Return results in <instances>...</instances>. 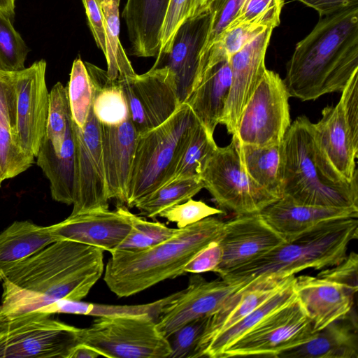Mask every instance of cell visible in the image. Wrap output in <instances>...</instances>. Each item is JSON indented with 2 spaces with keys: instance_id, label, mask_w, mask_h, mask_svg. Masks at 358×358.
<instances>
[{
  "instance_id": "24",
  "label": "cell",
  "mask_w": 358,
  "mask_h": 358,
  "mask_svg": "<svg viewBox=\"0 0 358 358\" xmlns=\"http://www.w3.org/2000/svg\"><path fill=\"white\" fill-rule=\"evenodd\" d=\"M259 215L272 229L289 241L323 221L358 217V210L300 204L282 196L264 208Z\"/></svg>"
},
{
  "instance_id": "45",
  "label": "cell",
  "mask_w": 358,
  "mask_h": 358,
  "mask_svg": "<svg viewBox=\"0 0 358 358\" xmlns=\"http://www.w3.org/2000/svg\"><path fill=\"white\" fill-rule=\"evenodd\" d=\"M194 0H169L159 33V50L157 56L167 54L181 25L190 17Z\"/></svg>"
},
{
  "instance_id": "49",
  "label": "cell",
  "mask_w": 358,
  "mask_h": 358,
  "mask_svg": "<svg viewBox=\"0 0 358 358\" xmlns=\"http://www.w3.org/2000/svg\"><path fill=\"white\" fill-rule=\"evenodd\" d=\"M357 270L358 255L356 252H351L342 262L322 269L317 276L343 285L357 292Z\"/></svg>"
},
{
  "instance_id": "28",
  "label": "cell",
  "mask_w": 358,
  "mask_h": 358,
  "mask_svg": "<svg viewBox=\"0 0 358 358\" xmlns=\"http://www.w3.org/2000/svg\"><path fill=\"white\" fill-rule=\"evenodd\" d=\"M231 84L229 59L206 68L187 103L206 131L213 136L220 124Z\"/></svg>"
},
{
  "instance_id": "36",
  "label": "cell",
  "mask_w": 358,
  "mask_h": 358,
  "mask_svg": "<svg viewBox=\"0 0 358 358\" xmlns=\"http://www.w3.org/2000/svg\"><path fill=\"white\" fill-rule=\"evenodd\" d=\"M203 188L199 177L174 180L139 201L134 207L141 215L155 218L164 210L192 198Z\"/></svg>"
},
{
  "instance_id": "35",
  "label": "cell",
  "mask_w": 358,
  "mask_h": 358,
  "mask_svg": "<svg viewBox=\"0 0 358 358\" xmlns=\"http://www.w3.org/2000/svg\"><path fill=\"white\" fill-rule=\"evenodd\" d=\"M99 4L106 34L107 73L111 80L135 77L131 63L127 57L120 39V0H96Z\"/></svg>"
},
{
  "instance_id": "54",
  "label": "cell",
  "mask_w": 358,
  "mask_h": 358,
  "mask_svg": "<svg viewBox=\"0 0 358 358\" xmlns=\"http://www.w3.org/2000/svg\"><path fill=\"white\" fill-rule=\"evenodd\" d=\"M214 0H194L190 17L208 12Z\"/></svg>"
},
{
  "instance_id": "32",
  "label": "cell",
  "mask_w": 358,
  "mask_h": 358,
  "mask_svg": "<svg viewBox=\"0 0 358 358\" xmlns=\"http://www.w3.org/2000/svg\"><path fill=\"white\" fill-rule=\"evenodd\" d=\"M92 91V108L101 124H115L129 116L119 80H111L107 71L84 62Z\"/></svg>"
},
{
  "instance_id": "48",
  "label": "cell",
  "mask_w": 358,
  "mask_h": 358,
  "mask_svg": "<svg viewBox=\"0 0 358 358\" xmlns=\"http://www.w3.org/2000/svg\"><path fill=\"white\" fill-rule=\"evenodd\" d=\"M338 104L355 143L358 144V70L342 90Z\"/></svg>"
},
{
  "instance_id": "27",
  "label": "cell",
  "mask_w": 358,
  "mask_h": 358,
  "mask_svg": "<svg viewBox=\"0 0 358 358\" xmlns=\"http://www.w3.org/2000/svg\"><path fill=\"white\" fill-rule=\"evenodd\" d=\"M169 1L127 0L122 17L127 28L130 55L157 57L159 50V33Z\"/></svg>"
},
{
  "instance_id": "19",
  "label": "cell",
  "mask_w": 358,
  "mask_h": 358,
  "mask_svg": "<svg viewBox=\"0 0 358 358\" xmlns=\"http://www.w3.org/2000/svg\"><path fill=\"white\" fill-rule=\"evenodd\" d=\"M273 29L268 27L229 59L231 84L220 124L231 135L236 132L242 111L266 69L265 56Z\"/></svg>"
},
{
  "instance_id": "1",
  "label": "cell",
  "mask_w": 358,
  "mask_h": 358,
  "mask_svg": "<svg viewBox=\"0 0 358 358\" xmlns=\"http://www.w3.org/2000/svg\"><path fill=\"white\" fill-rule=\"evenodd\" d=\"M103 268L101 248L69 240L47 245L6 273L0 321L34 313L59 299L81 301Z\"/></svg>"
},
{
  "instance_id": "11",
  "label": "cell",
  "mask_w": 358,
  "mask_h": 358,
  "mask_svg": "<svg viewBox=\"0 0 358 358\" xmlns=\"http://www.w3.org/2000/svg\"><path fill=\"white\" fill-rule=\"evenodd\" d=\"M313 333L312 322L295 296L226 348L220 358H278L282 352L308 341Z\"/></svg>"
},
{
  "instance_id": "42",
  "label": "cell",
  "mask_w": 358,
  "mask_h": 358,
  "mask_svg": "<svg viewBox=\"0 0 358 358\" xmlns=\"http://www.w3.org/2000/svg\"><path fill=\"white\" fill-rule=\"evenodd\" d=\"M10 19L0 13V69L19 71L25 68L29 48Z\"/></svg>"
},
{
  "instance_id": "34",
  "label": "cell",
  "mask_w": 358,
  "mask_h": 358,
  "mask_svg": "<svg viewBox=\"0 0 358 358\" xmlns=\"http://www.w3.org/2000/svg\"><path fill=\"white\" fill-rule=\"evenodd\" d=\"M293 275L277 292L238 322L218 334L208 343L202 357L220 358L224 350L253 328L269 314L284 306L296 295Z\"/></svg>"
},
{
  "instance_id": "8",
  "label": "cell",
  "mask_w": 358,
  "mask_h": 358,
  "mask_svg": "<svg viewBox=\"0 0 358 358\" xmlns=\"http://www.w3.org/2000/svg\"><path fill=\"white\" fill-rule=\"evenodd\" d=\"M31 313L0 321V358H69L80 329Z\"/></svg>"
},
{
  "instance_id": "51",
  "label": "cell",
  "mask_w": 358,
  "mask_h": 358,
  "mask_svg": "<svg viewBox=\"0 0 358 358\" xmlns=\"http://www.w3.org/2000/svg\"><path fill=\"white\" fill-rule=\"evenodd\" d=\"M87 23L97 47L106 54V40L101 10L96 0H82Z\"/></svg>"
},
{
  "instance_id": "39",
  "label": "cell",
  "mask_w": 358,
  "mask_h": 358,
  "mask_svg": "<svg viewBox=\"0 0 358 358\" xmlns=\"http://www.w3.org/2000/svg\"><path fill=\"white\" fill-rule=\"evenodd\" d=\"M66 87L72 120L83 127L92 106V91L86 66L80 57L73 62Z\"/></svg>"
},
{
  "instance_id": "30",
  "label": "cell",
  "mask_w": 358,
  "mask_h": 358,
  "mask_svg": "<svg viewBox=\"0 0 358 358\" xmlns=\"http://www.w3.org/2000/svg\"><path fill=\"white\" fill-rule=\"evenodd\" d=\"M59 241L49 227L15 221L0 233V282L15 265Z\"/></svg>"
},
{
  "instance_id": "55",
  "label": "cell",
  "mask_w": 358,
  "mask_h": 358,
  "mask_svg": "<svg viewBox=\"0 0 358 358\" xmlns=\"http://www.w3.org/2000/svg\"><path fill=\"white\" fill-rule=\"evenodd\" d=\"M15 0H0V13L13 17L15 13Z\"/></svg>"
},
{
  "instance_id": "53",
  "label": "cell",
  "mask_w": 358,
  "mask_h": 358,
  "mask_svg": "<svg viewBox=\"0 0 358 358\" xmlns=\"http://www.w3.org/2000/svg\"><path fill=\"white\" fill-rule=\"evenodd\" d=\"M100 356L101 354L92 347L78 343L73 348L69 358H96Z\"/></svg>"
},
{
  "instance_id": "38",
  "label": "cell",
  "mask_w": 358,
  "mask_h": 358,
  "mask_svg": "<svg viewBox=\"0 0 358 358\" xmlns=\"http://www.w3.org/2000/svg\"><path fill=\"white\" fill-rule=\"evenodd\" d=\"M267 28L249 23L227 27L203 56L201 60L203 73L206 68L224 59H229L232 55Z\"/></svg>"
},
{
  "instance_id": "13",
  "label": "cell",
  "mask_w": 358,
  "mask_h": 358,
  "mask_svg": "<svg viewBox=\"0 0 358 358\" xmlns=\"http://www.w3.org/2000/svg\"><path fill=\"white\" fill-rule=\"evenodd\" d=\"M71 127L76 148V180L71 215L109 209L101 124L92 106L85 125L80 127L71 120Z\"/></svg>"
},
{
  "instance_id": "41",
  "label": "cell",
  "mask_w": 358,
  "mask_h": 358,
  "mask_svg": "<svg viewBox=\"0 0 358 358\" xmlns=\"http://www.w3.org/2000/svg\"><path fill=\"white\" fill-rule=\"evenodd\" d=\"M71 115L67 87L57 82L49 92L45 135L57 153L62 148L68 120Z\"/></svg>"
},
{
  "instance_id": "12",
  "label": "cell",
  "mask_w": 358,
  "mask_h": 358,
  "mask_svg": "<svg viewBox=\"0 0 358 358\" xmlns=\"http://www.w3.org/2000/svg\"><path fill=\"white\" fill-rule=\"evenodd\" d=\"M119 81L138 136L164 123L182 105L174 76L167 67L151 68L145 73Z\"/></svg>"
},
{
  "instance_id": "3",
  "label": "cell",
  "mask_w": 358,
  "mask_h": 358,
  "mask_svg": "<svg viewBox=\"0 0 358 358\" xmlns=\"http://www.w3.org/2000/svg\"><path fill=\"white\" fill-rule=\"evenodd\" d=\"M224 222L206 217L183 228L169 239L136 251L115 249L103 280L118 297H127L167 279L185 275V266L209 243L219 239Z\"/></svg>"
},
{
  "instance_id": "7",
  "label": "cell",
  "mask_w": 358,
  "mask_h": 358,
  "mask_svg": "<svg viewBox=\"0 0 358 358\" xmlns=\"http://www.w3.org/2000/svg\"><path fill=\"white\" fill-rule=\"evenodd\" d=\"M80 343L109 358H169V341L149 315L97 317L80 329Z\"/></svg>"
},
{
  "instance_id": "33",
  "label": "cell",
  "mask_w": 358,
  "mask_h": 358,
  "mask_svg": "<svg viewBox=\"0 0 358 358\" xmlns=\"http://www.w3.org/2000/svg\"><path fill=\"white\" fill-rule=\"evenodd\" d=\"M180 292V291L175 292L154 302L139 305H108L63 299L43 307L41 311L48 315L56 313L95 317L149 315L157 321L164 308Z\"/></svg>"
},
{
  "instance_id": "44",
  "label": "cell",
  "mask_w": 358,
  "mask_h": 358,
  "mask_svg": "<svg viewBox=\"0 0 358 358\" xmlns=\"http://www.w3.org/2000/svg\"><path fill=\"white\" fill-rule=\"evenodd\" d=\"M285 1L247 0L228 27L249 23L275 29L280 23L281 10Z\"/></svg>"
},
{
  "instance_id": "15",
  "label": "cell",
  "mask_w": 358,
  "mask_h": 358,
  "mask_svg": "<svg viewBox=\"0 0 358 358\" xmlns=\"http://www.w3.org/2000/svg\"><path fill=\"white\" fill-rule=\"evenodd\" d=\"M44 59L17 71V131L22 149L36 157L46 135L49 106Z\"/></svg>"
},
{
  "instance_id": "52",
  "label": "cell",
  "mask_w": 358,
  "mask_h": 358,
  "mask_svg": "<svg viewBox=\"0 0 358 358\" xmlns=\"http://www.w3.org/2000/svg\"><path fill=\"white\" fill-rule=\"evenodd\" d=\"M315 10L320 17L358 5V0H296Z\"/></svg>"
},
{
  "instance_id": "17",
  "label": "cell",
  "mask_w": 358,
  "mask_h": 358,
  "mask_svg": "<svg viewBox=\"0 0 358 358\" xmlns=\"http://www.w3.org/2000/svg\"><path fill=\"white\" fill-rule=\"evenodd\" d=\"M209 11L188 18L178 30L170 51L157 57L152 68L167 67L173 73L177 96L185 103L201 76V52L208 32Z\"/></svg>"
},
{
  "instance_id": "43",
  "label": "cell",
  "mask_w": 358,
  "mask_h": 358,
  "mask_svg": "<svg viewBox=\"0 0 358 358\" xmlns=\"http://www.w3.org/2000/svg\"><path fill=\"white\" fill-rule=\"evenodd\" d=\"M210 317L193 320L171 334L167 338L171 348L169 358H196L198 346Z\"/></svg>"
},
{
  "instance_id": "21",
  "label": "cell",
  "mask_w": 358,
  "mask_h": 358,
  "mask_svg": "<svg viewBox=\"0 0 358 358\" xmlns=\"http://www.w3.org/2000/svg\"><path fill=\"white\" fill-rule=\"evenodd\" d=\"M293 287L314 331L350 313L357 293L343 285L310 275L295 277Z\"/></svg>"
},
{
  "instance_id": "22",
  "label": "cell",
  "mask_w": 358,
  "mask_h": 358,
  "mask_svg": "<svg viewBox=\"0 0 358 358\" xmlns=\"http://www.w3.org/2000/svg\"><path fill=\"white\" fill-rule=\"evenodd\" d=\"M100 124L109 198L125 203L138 134L129 115L118 124Z\"/></svg>"
},
{
  "instance_id": "6",
  "label": "cell",
  "mask_w": 358,
  "mask_h": 358,
  "mask_svg": "<svg viewBox=\"0 0 358 358\" xmlns=\"http://www.w3.org/2000/svg\"><path fill=\"white\" fill-rule=\"evenodd\" d=\"M198 122L183 103L164 123L138 136L127 190L128 207L171 180Z\"/></svg>"
},
{
  "instance_id": "2",
  "label": "cell",
  "mask_w": 358,
  "mask_h": 358,
  "mask_svg": "<svg viewBox=\"0 0 358 358\" xmlns=\"http://www.w3.org/2000/svg\"><path fill=\"white\" fill-rule=\"evenodd\" d=\"M358 70V5L320 17L296 45L283 81L289 96L316 100L342 92Z\"/></svg>"
},
{
  "instance_id": "37",
  "label": "cell",
  "mask_w": 358,
  "mask_h": 358,
  "mask_svg": "<svg viewBox=\"0 0 358 358\" xmlns=\"http://www.w3.org/2000/svg\"><path fill=\"white\" fill-rule=\"evenodd\" d=\"M217 148L213 136L210 135L199 121L181 155L171 181L200 178L201 172Z\"/></svg>"
},
{
  "instance_id": "25",
  "label": "cell",
  "mask_w": 358,
  "mask_h": 358,
  "mask_svg": "<svg viewBox=\"0 0 358 358\" xmlns=\"http://www.w3.org/2000/svg\"><path fill=\"white\" fill-rule=\"evenodd\" d=\"M292 276L279 281H251L232 294L219 310L210 315L198 346L196 358L203 357V351L215 336L259 306Z\"/></svg>"
},
{
  "instance_id": "4",
  "label": "cell",
  "mask_w": 358,
  "mask_h": 358,
  "mask_svg": "<svg viewBox=\"0 0 358 358\" xmlns=\"http://www.w3.org/2000/svg\"><path fill=\"white\" fill-rule=\"evenodd\" d=\"M357 218L323 221L220 278L231 282L279 281L307 268L336 265L347 256L350 243L357 238Z\"/></svg>"
},
{
  "instance_id": "23",
  "label": "cell",
  "mask_w": 358,
  "mask_h": 358,
  "mask_svg": "<svg viewBox=\"0 0 358 358\" xmlns=\"http://www.w3.org/2000/svg\"><path fill=\"white\" fill-rule=\"evenodd\" d=\"M17 71L0 69V171L3 180L35 163L20 147L17 131Z\"/></svg>"
},
{
  "instance_id": "50",
  "label": "cell",
  "mask_w": 358,
  "mask_h": 358,
  "mask_svg": "<svg viewBox=\"0 0 358 358\" xmlns=\"http://www.w3.org/2000/svg\"><path fill=\"white\" fill-rule=\"evenodd\" d=\"M222 259V248L217 240L209 243L192 257L185 266V273H202L213 271L220 266Z\"/></svg>"
},
{
  "instance_id": "14",
  "label": "cell",
  "mask_w": 358,
  "mask_h": 358,
  "mask_svg": "<svg viewBox=\"0 0 358 358\" xmlns=\"http://www.w3.org/2000/svg\"><path fill=\"white\" fill-rule=\"evenodd\" d=\"M313 132L315 158L323 173L336 184L350 185L357 177L358 144L338 103L323 108L321 119L313 124Z\"/></svg>"
},
{
  "instance_id": "16",
  "label": "cell",
  "mask_w": 358,
  "mask_h": 358,
  "mask_svg": "<svg viewBox=\"0 0 358 358\" xmlns=\"http://www.w3.org/2000/svg\"><path fill=\"white\" fill-rule=\"evenodd\" d=\"M247 282H231L222 278L208 281L199 273H192L186 289L161 313L156 326L168 338L187 322L219 310L228 299Z\"/></svg>"
},
{
  "instance_id": "31",
  "label": "cell",
  "mask_w": 358,
  "mask_h": 358,
  "mask_svg": "<svg viewBox=\"0 0 358 358\" xmlns=\"http://www.w3.org/2000/svg\"><path fill=\"white\" fill-rule=\"evenodd\" d=\"M241 163L246 173L275 197L282 196V145L254 146L240 144L236 137Z\"/></svg>"
},
{
  "instance_id": "46",
  "label": "cell",
  "mask_w": 358,
  "mask_h": 358,
  "mask_svg": "<svg viewBox=\"0 0 358 358\" xmlns=\"http://www.w3.org/2000/svg\"><path fill=\"white\" fill-rule=\"evenodd\" d=\"M247 0H214L208 11L210 22L208 32L201 52V60L212 44L234 20Z\"/></svg>"
},
{
  "instance_id": "20",
  "label": "cell",
  "mask_w": 358,
  "mask_h": 358,
  "mask_svg": "<svg viewBox=\"0 0 358 358\" xmlns=\"http://www.w3.org/2000/svg\"><path fill=\"white\" fill-rule=\"evenodd\" d=\"M131 212L120 205L115 210H95L70 215L64 220L48 226L52 234L96 247L108 252L115 250L129 234Z\"/></svg>"
},
{
  "instance_id": "29",
  "label": "cell",
  "mask_w": 358,
  "mask_h": 358,
  "mask_svg": "<svg viewBox=\"0 0 358 358\" xmlns=\"http://www.w3.org/2000/svg\"><path fill=\"white\" fill-rule=\"evenodd\" d=\"M71 120V115L60 151L55 152L45 136L36 156L37 165L50 182L52 199L66 205L73 203L76 180V148Z\"/></svg>"
},
{
  "instance_id": "40",
  "label": "cell",
  "mask_w": 358,
  "mask_h": 358,
  "mask_svg": "<svg viewBox=\"0 0 358 358\" xmlns=\"http://www.w3.org/2000/svg\"><path fill=\"white\" fill-rule=\"evenodd\" d=\"M130 220L131 229L117 250H144L169 239L179 231V228H169L160 222H150L131 213Z\"/></svg>"
},
{
  "instance_id": "9",
  "label": "cell",
  "mask_w": 358,
  "mask_h": 358,
  "mask_svg": "<svg viewBox=\"0 0 358 358\" xmlns=\"http://www.w3.org/2000/svg\"><path fill=\"white\" fill-rule=\"evenodd\" d=\"M200 178L216 203L236 215L259 213L279 199L258 185L242 167L236 139L218 147Z\"/></svg>"
},
{
  "instance_id": "26",
  "label": "cell",
  "mask_w": 358,
  "mask_h": 358,
  "mask_svg": "<svg viewBox=\"0 0 358 358\" xmlns=\"http://www.w3.org/2000/svg\"><path fill=\"white\" fill-rule=\"evenodd\" d=\"M357 322L352 311L314 331L306 342L280 353L278 358H357Z\"/></svg>"
},
{
  "instance_id": "47",
  "label": "cell",
  "mask_w": 358,
  "mask_h": 358,
  "mask_svg": "<svg viewBox=\"0 0 358 358\" xmlns=\"http://www.w3.org/2000/svg\"><path fill=\"white\" fill-rule=\"evenodd\" d=\"M221 209L211 207L202 201L192 198L186 201L169 207L159 214L169 222H175L178 228H183L206 217L223 214Z\"/></svg>"
},
{
  "instance_id": "56",
  "label": "cell",
  "mask_w": 358,
  "mask_h": 358,
  "mask_svg": "<svg viewBox=\"0 0 358 358\" xmlns=\"http://www.w3.org/2000/svg\"><path fill=\"white\" fill-rule=\"evenodd\" d=\"M2 182H3V180H2V178H1V171H0V187H1V183H2Z\"/></svg>"
},
{
  "instance_id": "10",
  "label": "cell",
  "mask_w": 358,
  "mask_h": 358,
  "mask_svg": "<svg viewBox=\"0 0 358 358\" xmlns=\"http://www.w3.org/2000/svg\"><path fill=\"white\" fill-rule=\"evenodd\" d=\"M289 93L280 76L266 69L245 106L234 136L240 144H280L291 124Z\"/></svg>"
},
{
  "instance_id": "5",
  "label": "cell",
  "mask_w": 358,
  "mask_h": 358,
  "mask_svg": "<svg viewBox=\"0 0 358 358\" xmlns=\"http://www.w3.org/2000/svg\"><path fill=\"white\" fill-rule=\"evenodd\" d=\"M313 124L299 116L285 135L282 196L300 204L358 210L357 177L350 185H340L326 176L315 158Z\"/></svg>"
},
{
  "instance_id": "18",
  "label": "cell",
  "mask_w": 358,
  "mask_h": 358,
  "mask_svg": "<svg viewBox=\"0 0 358 358\" xmlns=\"http://www.w3.org/2000/svg\"><path fill=\"white\" fill-rule=\"evenodd\" d=\"M218 241L222 259L215 273L220 277L285 242L259 213L236 215L224 222Z\"/></svg>"
}]
</instances>
